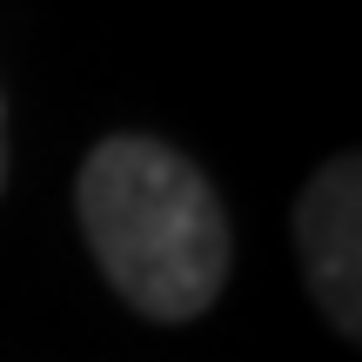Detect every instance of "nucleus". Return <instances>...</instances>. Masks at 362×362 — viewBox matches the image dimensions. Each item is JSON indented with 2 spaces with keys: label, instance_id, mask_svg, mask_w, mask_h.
Returning <instances> with one entry per match:
<instances>
[{
  "label": "nucleus",
  "instance_id": "2",
  "mask_svg": "<svg viewBox=\"0 0 362 362\" xmlns=\"http://www.w3.org/2000/svg\"><path fill=\"white\" fill-rule=\"evenodd\" d=\"M296 248L315 309L362 342V148L322 161L296 202Z\"/></svg>",
  "mask_w": 362,
  "mask_h": 362
},
{
  "label": "nucleus",
  "instance_id": "3",
  "mask_svg": "<svg viewBox=\"0 0 362 362\" xmlns=\"http://www.w3.org/2000/svg\"><path fill=\"white\" fill-rule=\"evenodd\" d=\"M0 181H7V107H0Z\"/></svg>",
  "mask_w": 362,
  "mask_h": 362
},
{
  "label": "nucleus",
  "instance_id": "1",
  "mask_svg": "<svg viewBox=\"0 0 362 362\" xmlns=\"http://www.w3.org/2000/svg\"><path fill=\"white\" fill-rule=\"evenodd\" d=\"M81 235L107 288L148 322H194L228 282V215L181 148L107 134L74 181Z\"/></svg>",
  "mask_w": 362,
  "mask_h": 362
}]
</instances>
